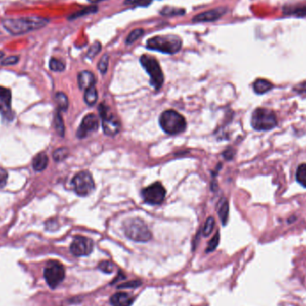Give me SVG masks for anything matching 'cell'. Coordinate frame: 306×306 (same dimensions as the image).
<instances>
[{
    "instance_id": "8",
    "label": "cell",
    "mask_w": 306,
    "mask_h": 306,
    "mask_svg": "<svg viewBox=\"0 0 306 306\" xmlns=\"http://www.w3.org/2000/svg\"><path fill=\"white\" fill-rule=\"evenodd\" d=\"M72 186L74 187L75 194L84 197L94 190L95 183L89 171H81L74 176L72 180Z\"/></svg>"
},
{
    "instance_id": "1",
    "label": "cell",
    "mask_w": 306,
    "mask_h": 306,
    "mask_svg": "<svg viewBox=\"0 0 306 306\" xmlns=\"http://www.w3.org/2000/svg\"><path fill=\"white\" fill-rule=\"evenodd\" d=\"M49 20L43 17H23L17 19H7L2 22L5 30L12 35H22L39 30L46 26Z\"/></svg>"
},
{
    "instance_id": "25",
    "label": "cell",
    "mask_w": 306,
    "mask_h": 306,
    "mask_svg": "<svg viewBox=\"0 0 306 306\" xmlns=\"http://www.w3.org/2000/svg\"><path fill=\"white\" fill-rule=\"evenodd\" d=\"M69 155V151L67 148H58L53 152V159L57 162L63 161Z\"/></svg>"
},
{
    "instance_id": "31",
    "label": "cell",
    "mask_w": 306,
    "mask_h": 306,
    "mask_svg": "<svg viewBox=\"0 0 306 306\" xmlns=\"http://www.w3.org/2000/svg\"><path fill=\"white\" fill-rule=\"evenodd\" d=\"M220 239H221L220 233H216L215 236L211 238V240L209 241L207 249H206V252H211L215 251L220 244Z\"/></svg>"
},
{
    "instance_id": "7",
    "label": "cell",
    "mask_w": 306,
    "mask_h": 306,
    "mask_svg": "<svg viewBox=\"0 0 306 306\" xmlns=\"http://www.w3.org/2000/svg\"><path fill=\"white\" fill-rule=\"evenodd\" d=\"M66 276L65 268L57 260H51L44 269V279L51 288H56L62 282Z\"/></svg>"
},
{
    "instance_id": "14",
    "label": "cell",
    "mask_w": 306,
    "mask_h": 306,
    "mask_svg": "<svg viewBox=\"0 0 306 306\" xmlns=\"http://www.w3.org/2000/svg\"><path fill=\"white\" fill-rule=\"evenodd\" d=\"M227 12V8H217L210 9L208 11L202 12L193 18V22L202 23V22H214L221 18Z\"/></svg>"
},
{
    "instance_id": "2",
    "label": "cell",
    "mask_w": 306,
    "mask_h": 306,
    "mask_svg": "<svg viewBox=\"0 0 306 306\" xmlns=\"http://www.w3.org/2000/svg\"><path fill=\"white\" fill-rule=\"evenodd\" d=\"M151 51H159L165 54H174L182 48V40L176 35H160L148 39L146 44Z\"/></svg>"
},
{
    "instance_id": "17",
    "label": "cell",
    "mask_w": 306,
    "mask_h": 306,
    "mask_svg": "<svg viewBox=\"0 0 306 306\" xmlns=\"http://www.w3.org/2000/svg\"><path fill=\"white\" fill-rule=\"evenodd\" d=\"M217 212L221 218L222 225L226 226L229 221V204L226 198H222L217 205Z\"/></svg>"
},
{
    "instance_id": "11",
    "label": "cell",
    "mask_w": 306,
    "mask_h": 306,
    "mask_svg": "<svg viewBox=\"0 0 306 306\" xmlns=\"http://www.w3.org/2000/svg\"><path fill=\"white\" fill-rule=\"evenodd\" d=\"M93 241L87 237L77 236L74 238L72 244L70 245V251L72 254L76 257L88 256L93 252Z\"/></svg>"
},
{
    "instance_id": "34",
    "label": "cell",
    "mask_w": 306,
    "mask_h": 306,
    "mask_svg": "<svg viewBox=\"0 0 306 306\" xmlns=\"http://www.w3.org/2000/svg\"><path fill=\"white\" fill-rule=\"evenodd\" d=\"M101 51V44L100 42H95L93 44V46L90 48L89 51H88V58H93L95 56H97L100 51Z\"/></svg>"
},
{
    "instance_id": "15",
    "label": "cell",
    "mask_w": 306,
    "mask_h": 306,
    "mask_svg": "<svg viewBox=\"0 0 306 306\" xmlns=\"http://www.w3.org/2000/svg\"><path fill=\"white\" fill-rule=\"evenodd\" d=\"M96 79L94 74L89 71H82L78 74V84L81 90H88L95 85Z\"/></svg>"
},
{
    "instance_id": "19",
    "label": "cell",
    "mask_w": 306,
    "mask_h": 306,
    "mask_svg": "<svg viewBox=\"0 0 306 306\" xmlns=\"http://www.w3.org/2000/svg\"><path fill=\"white\" fill-rule=\"evenodd\" d=\"M272 83L264 79H258L253 83V90L257 94H264L272 90Z\"/></svg>"
},
{
    "instance_id": "5",
    "label": "cell",
    "mask_w": 306,
    "mask_h": 306,
    "mask_svg": "<svg viewBox=\"0 0 306 306\" xmlns=\"http://www.w3.org/2000/svg\"><path fill=\"white\" fill-rule=\"evenodd\" d=\"M140 62L150 75L151 86L157 91L160 89L164 82V74L157 59L149 55H143L140 58Z\"/></svg>"
},
{
    "instance_id": "16",
    "label": "cell",
    "mask_w": 306,
    "mask_h": 306,
    "mask_svg": "<svg viewBox=\"0 0 306 306\" xmlns=\"http://www.w3.org/2000/svg\"><path fill=\"white\" fill-rule=\"evenodd\" d=\"M134 297L128 293L119 292L111 296L110 303L113 306H131L134 302Z\"/></svg>"
},
{
    "instance_id": "23",
    "label": "cell",
    "mask_w": 306,
    "mask_h": 306,
    "mask_svg": "<svg viewBox=\"0 0 306 306\" xmlns=\"http://www.w3.org/2000/svg\"><path fill=\"white\" fill-rule=\"evenodd\" d=\"M97 11L98 7H96V6H92V7L83 8V9H81V10L76 12V13H74L72 16H70L68 17V19H76V18H79L81 16H84L86 15H90V14H94V13H96Z\"/></svg>"
},
{
    "instance_id": "32",
    "label": "cell",
    "mask_w": 306,
    "mask_h": 306,
    "mask_svg": "<svg viewBox=\"0 0 306 306\" xmlns=\"http://www.w3.org/2000/svg\"><path fill=\"white\" fill-rule=\"evenodd\" d=\"M109 55L105 54L102 58H101L100 62L98 64V68L100 70L101 74H106L108 67H109Z\"/></svg>"
},
{
    "instance_id": "10",
    "label": "cell",
    "mask_w": 306,
    "mask_h": 306,
    "mask_svg": "<svg viewBox=\"0 0 306 306\" xmlns=\"http://www.w3.org/2000/svg\"><path fill=\"white\" fill-rule=\"evenodd\" d=\"M166 189L159 182H156L145 187L142 191V196L144 202L151 205H158L162 203L166 197Z\"/></svg>"
},
{
    "instance_id": "27",
    "label": "cell",
    "mask_w": 306,
    "mask_h": 306,
    "mask_svg": "<svg viewBox=\"0 0 306 306\" xmlns=\"http://www.w3.org/2000/svg\"><path fill=\"white\" fill-rule=\"evenodd\" d=\"M144 33V29H141V28H138V29H136V30H134V31H131L129 35L127 36V38H126V40H125V42L126 44H132V43L135 42L136 40L141 38Z\"/></svg>"
},
{
    "instance_id": "3",
    "label": "cell",
    "mask_w": 306,
    "mask_h": 306,
    "mask_svg": "<svg viewBox=\"0 0 306 306\" xmlns=\"http://www.w3.org/2000/svg\"><path fill=\"white\" fill-rule=\"evenodd\" d=\"M123 229L125 236L135 242L145 243L151 240L152 237L151 230L149 229L148 226L143 220L138 217L129 218L124 221Z\"/></svg>"
},
{
    "instance_id": "6",
    "label": "cell",
    "mask_w": 306,
    "mask_h": 306,
    "mask_svg": "<svg viewBox=\"0 0 306 306\" xmlns=\"http://www.w3.org/2000/svg\"><path fill=\"white\" fill-rule=\"evenodd\" d=\"M251 123L257 131H269L277 125V117L272 110L259 108L252 113Z\"/></svg>"
},
{
    "instance_id": "40",
    "label": "cell",
    "mask_w": 306,
    "mask_h": 306,
    "mask_svg": "<svg viewBox=\"0 0 306 306\" xmlns=\"http://www.w3.org/2000/svg\"><path fill=\"white\" fill-rule=\"evenodd\" d=\"M90 2H92V3H97V2H101V1H103V0H88Z\"/></svg>"
},
{
    "instance_id": "4",
    "label": "cell",
    "mask_w": 306,
    "mask_h": 306,
    "mask_svg": "<svg viewBox=\"0 0 306 306\" xmlns=\"http://www.w3.org/2000/svg\"><path fill=\"white\" fill-rule=\"evenodd\" d=\"M159 124L163 131L168 135H179L186 128L185 117L174 110H166L159 116Z\"/></svg>"
},
{
    "instance_id": "39",
    "label": "cell",
    "mask_w": 306,
    "mask_h": 306,
    "mask_svg": "<svg viewBox=\"0 0 306 306\" xmlns=\"http://www.w3.org/2000/svg\"><path fill=\"white\" fill-rule=\"evenodd\" d=\"M223 156H224L227 159H231L233 158V156H234V151H233L231 149H229V150H228V151H226L225 152H224Z\"/></svg>"
},
{
    "instance_id": "38",
    "label": "cell",
    "mask_w": 306,
    "mask_h": 306,
    "mask_svg": "<svg viewBox=\"0 0 306 306\" xmlns=\"http://www.w3.org/2000/svg\"><path fill=\"white\" fill-rule=\"evenodd\" d=\"M291 13L294 15H298V16H306V7L296 8L295 10H292Z\"/></svg>"
},
{
    "instance_id": "24",
    "label": "cell",
    "mask_w": 306,
    "mask_h": 306,
    "mask_svg": "<svg viewBox=\"0 0 306 306\" xmlns=\"http://www.w3.org/2000/svg\"><path fill=\"white\" fill-rule=\"evenodd\" d=\"M185 13H186V10L182 8L167 7V8H163L162 10L160 11V15L164 16H182V15H185Z\"/></svg>"
},
{
    "instance_id": "37",
    "label": "cell",
    "mask_w": 306,
    "mask_h": 306,
    "mask_svg": "<svg viewBox=\"0 0 306 306\" xmlns=\"http://www.w3.org/2000/svg\"><path fill=\"white\" fill-rule=\"evenodd\" d=\"M8 178V172L5 170L4 168L0 167V188H1V187H3V186H5V185L7 184Z\"/></svg>"
},
{
    "instance_id": "36",
    "label": "cell",
    "mask_w": 306,
    "mask_h": 306,
    "mask_svg": "<svg viewBox=\"0 0 306 306\" xmlns=\"http://www.w3.org/2000/svg\"><path fill=\"white\" fill-rule=\"evenodd\" d=\"M150 0H125L124 5H136V6H147L150 4Z\"/></svg>"
},
{
    "instance_id": "28",
    "label": "cell",
    "mask_w": 306,
    "mask_h": 306,
    "mask_svg": "<svg viewBox=\"0 0 306 306\" xmlns=\"http://www.w3.org/2000/svg\"><path fill=\"white\" fill-rule=\"evenodd\" d=\"M50 68L54 72H62L66 69V65L59 59L51 58L50 61Z\"/></svg>"
},
{
    "instance_id": "30",
    "label": "cell",
    "mask_w": 306,
    "mask_h": 306,
    "mask_svg": "<svg viewBox=\"0 0 306 306\" xmlns=\"http://www.w3.org/2000/svg\"><path fill=\"white\" fill-rule=\"evenodd\" d=\"M99 269L101 270V272L107 273V274H110L114 272V269H115V265L109 261V260H102L99 264Z\"/></svg>"
},
{
    "instance_id": "18",
    "label": "cell",
    "mask_w": 306,
    "mask_h": 306,
    "mask_svg": "<svg viewBox=\"0 0 306 306\" xmlns=\"http://www.w3.org/2000/svg\"><path fill=\"white\" fill-rule=\"evenodd\" d=\"M49 164V158L46 155L45 152H39V154L35 156L34 159L32 160V167L33 169L38 172L43 171Z\"/></svg>"
},
{
    "instance_id": "29",
    "label": "cell",
    "mask_w": 306,
    "mask_h": 306,
    "mask_svg": "<svg viewBox=\"0 0 306 306\" xmlns=\"http://www.w3.org/2000/svg\"><path fill=\"white\" fill-rule=\"evenodd\" d=\"M214 227H215V220L214 217H208V220L206 221L205 225L202 229V234L204 237H209L211 232L213 231Z\"/></svg>"
},
{
    "instance_id": "9",
    "label": "cell",
    "mask_w": 306,
    "mask_h": 306,
    "mask_svg": "<svg viewBox=\"0 0 306 306\" xmlns=\"http://www.w3.org/2000/svg\"><path fill=\"white\" fill-rule=\"evenodd\" d=\"M99 112L102 119V128L105 135L109 136L117 135L121 129L120 121L111 114L109 107L105 104L100 105Z\"/></svg>"
},
{
    "instance_id": "13",
    "label": "cell",
    "mask_w": 306,
    "mask_h": 306,
    "mask_svg": "<svg viewBox=\"0 0 306 306\" xmlns=\"http://www.w3.org/2000/svg\"><path fill=\"white\" fill-rule=\"evenodd\" d=\"M11 91L0 86V113L8 119H12Z\"/></svg>"
},
{
    "instance_id": "12",
    "label": "cell",
    "mask_w": 306,
    "mask_h": 306,
    "mask_svg": "<svg viewBox=\"0 0 306 306\" xmlns=\"http://www.w3.org/2000/svg\"><path fill=\"white\" fill-rule=\"evenodd\" d=\"M99 127V120L94 114H89L83 117L77 130V137L80 139L85 138L89 134L94 132Z\"/></svg>"
},
{
    "instance_id": "41",
    "label": "cell",
    "mask_w": 306,
    "mask_h": 306,
    "mask_svg": "<svg viewBox=\"0 0 306 306\" xmlns=\"http://www.w3.org/2000/svg\"><path fill=\"white\" fill-rule=\"evenodd\" d=\"M4 57V53L2 51H0V58H2Z\"/></svg>"
},
{
    "instance_id": "22",
    "label": "cell",
    "mask_w": 306,
    "mask_h": 306,
    "mask_svg": "<svg viewBox=\"0 0 306 306\" xmlns=\"http://www.w3.org/2000/svg\"><path fill=\"white\" fill-rule=\"evenodd\" d=\"M54 124L55 129L58 133V136H61V137L65 136V124H64L62 116L59 111L56 113V115H55Z\"/></svg>"
},
{
    "instance_id": "20",
    "label": "cell",
    "mask_w": 306,
    "mask_h": 306,
    "mask_svg": "<svg viewBox=\"0 0 306 306\" xmlns=\"http://www.w3.org/2000/svg\"><path fill=\"white\" fill-rule=\"evenodd\" d=\"M55 100L58 105V109L59 111H66L68 109V98L64 93H57L55 96Z\"/></svg>"
},
{
    "instance_id": "21",
    "label": "cell",
    "mask_w": 306,
    "mask_h": 306,
    "mask_svg": "<svg viewBox=\"0 0 306 306\" xmlns=\"http://www.w3.org/2000/svg\"><path fill=\"white\" fill-rule=\"evenodd\" d=\"M98 101V92L97 90L95 89V87L93 86L90 89L86 90L84 93V101L86 104L89 106H93L96 104Z\"/></svg>"
},
{
    "instance_id": "35",
    "label": "cell",
    "mask_w": 306,
    "mask_h": 306,
    "mask_svg": "<svg viewBox=\"0 0 306 306\" xmlns=\"http://www.w3.org/2000/svg\"><path fill=\"white\" fill-rule=\"evenodd\" d=\"M19 61V58L16 56H10L8 58H5L4 60L1 62L2 66H12L15 65Z\"/></svg>"
},
{
    "instance_id": "33",
    "label": "cell",
    "mask_w": 306,
    "mask_h": 306,
    "mask_svg": "<svg viewBox=\"0 0 306 306\" xmlns=\"http://www.w3.org/2000/svg\"><path fill=\"white\" fill-rule=\"evenodd\" d=\"M142 285V281L140 280H132V281H128L126 283L120 284L117 286L118 289H124V288H136L139 287Z\"/></svg>"
},
{
    "instance_id": "26",
    "label": "cell",
    "mask_w": 306,
    "mask_h": 306,
    "mask_svg": "<svg viewBox=\"0 0 306 306\" xmlns=\"http://www.w3.org/2000/svg\"><path fill=\"white\" fill-rule=\"evenodd\" d=\"M296 180L303 187H306V164L299 166L296 170Z\"/></svg>"
}]
</instances>
